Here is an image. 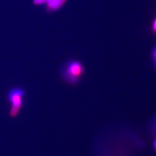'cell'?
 I'll return each instance as SVG.
<instances>
[{
    "label": "cell",
    "instance_id": "2",
    "mask_svg": "<svg viewBox=\"0 0 156 156\" xmlns=\"http://www.w3.org/2000/svg\"><path fill=\"white\" fill-rule=\"evenodd\" d=\"M26 91L22 87L18 86L13 87L7 92L6 98L10 105L9 111V116L16 117L22 109Z\"/></svg>",
    "mask_w": 156,
    "mask_h": 156
},
{
    "label": "cell",
    "instance_id": "6",
    "mask_svg": "<svg viewBox=\"0 0 156 156\" xmlns=\"http://www.w3.org/2000/svg\"><path fill=\"white\" fill-rule=\"evenodd\" d=\"M153 57L154 62L155 63V66H156V47L154 49V50L153 51Z\"/></svg>",
    "mask_w": 156,
    "mask_h": 156
},
{
    "label": "cell",
    "instance_id": "1",
    "mask_svg": "<svg viewBox=\"0 0 156 156\" xmlns=\"http://www.w3.org/2000/svg\"><path fill=\"white\" fill-rule=\"evenodd\" d=\"M60 76L66 83L70 86L77 85L84 73L82 63L76 59H70L65 62L60 69Z\"/></svg>",
    "mask_w": 156,
    "mask_h": 156
},
{
    "label": "cell",
    "instance_id": "7",
    "mask_svg": "<svg viewBox=\"0 0 156 156\" xmlns=\"http://www.w3.org/2000/svg\"><path fill=\"white\" fill-rule=\"evenodd\" d=\"M152 126L153 128L156 131V118L154 120V121L153 122V124H152Z\"/></svg>",
    "mask_w": 156,
    "mask_h": 156
},
{
    "label": "cell",
    "instance_id": "8",
    "mask_svg": "<svg viewBox=\"0 0 156 156\" xmlns=\"http://www.w3.org/2000/svg\"><path fill=\"white\" fill-rule=\"evenodd\" d=\"M154 147H155V149L156 150V139L155 140V142H154Z\"/></svg>",
    "mask_w": 156,
    "mask_h": 156
},
{
    "label": "cell",
    "instance_id": "5",
    "mask_svg": "<svg viewBox=\"0 0 156 156\" xmlns=\"http://www.w3.org/2000/svg\"><path fill=\"white\" fill-rule=\"evenodd\" d=\"M152 31L154 33L156 34V17L152 24Z\"/></svg>",
    "mask_w": 156,
    "mask_h": 156
},
{
    "label": "cell",
    "instance_id": "3",
    "mask_svg": "<svg viewBox=\"0 0 156 156\" xmlns=\"http://www.w3.org/2000/svg\"><path fill=\"white\" fill-rule=\"evenodd\" d=\"M68 0H46L44 10L48 14L59 11L66 4Z\"/></svg>",
    "mask_w": 156,
    "mask_h": 156
},
{
    "label": "cell",
    "instance_id": "4",
    "mask_svg": "<svg viewBox=\"0 0 156 156\" xmlns=\"http://www.w3.org/2000/svg\"><path fill=\"white\" fill-rule=\"evenodd\" d=\"M32 4L35 6H44L46 2V0H31Z\"/></svg>",
    "mask_w": 156,
    "mask_h": 156
}]
</instances>
